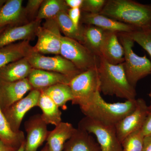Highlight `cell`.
I'll return each instance as SVG.
<instances>
[{"label":"cell","instance_id":"1","mask_svg":"<svg viewBox=\"0 0 151 151\" xmlns=\"http://www.w3.org/2000/svg\"><path fill=\"white\" fill-rule=\"evenodd\" d=\"M100 14L137 29L151 28V5L132 0H108Z\"/></svg>","mask_w":151,"mask_h":151},{"label":"cell","instance_id":"2","mask_svg":"<svg viewBox=\"0 0 151 151\" xmlns=\"http://www.w3.org/2000/svg\"><path fill=\"white\" fill-rule=\"evenodd\" d=\"M97 69L100 92L126 100L136 99L135 87L128 81L123 63L114 65L100 58Z\"/></svg>","mask_w":151,"mask_h":151},{"label":"cell","instance_id":"3","mask_svg":"<svg viewBox=\"0 0 151 151\" xmlns=\"http://www.w3.org/2000/svg\"><path fill=\"white\" fill-rule=\"evenodd\" d=\"M137 104V99L122 103H108L103 99L99 91L91 103L80 109L86 117L105 125L115 126L135 110Z\"/></svg>","mask_w":151,"mask_h":151},{"label":"cell","instance_id":"4","mask_svg":"<svg viewBox=\"0 0 151 151\" xmlns=\"http://www.w3.org/2000/svg\"><path fill=\"white\" fill-rule=\"evenodd\" d=\"M124 48V70L128 81L135 87L138 81L151 73V62L145 55L140 56L134 51V42L127 33H118Z\"/></svg>","mask_w":151,"mask_h":151},{"label":"cell","instance_id":"5","mask_svg":"<svg viewBox=\"0 0 151 151\" xmlns=\"http://www.w3.org/2000/svg\"><path fill=\"white\" fill-rule=\"evenodd\" d=\"M98 67L91 68L78 74L70 80V86L73 99V105L83 108L92 102L100 91Z\"/></svg>","mask_w":151,"mask_h":151},{"label":"cell","instance_id":"6","mask_svg":"<svg viewBox=\"0 0 151 151\" xmlns=\"http://www.w3.org/2000/svg\"><path fill=\"white\" fill-rule=\"evenodd\" d=\"M60 55L70 61L81 72L98 67L100 58L77 41L63 36Z\"/></svg>","mask_w":151,"mask_h":151},{"label":"cell","instance_id":"7","mask_svg":"<svg viewBox=\"0 0 151 151\" xmlns=\"http://www.w3.org/2000/svg\"><path fill=\"white\" fill-rule=\"evenodd\" d=\"M78 128L95 136L101 151H122L115 126L105 125L85 116L78 123Z\"/></svg>","mask_w":151,"mask_h":151},{"label":"cell","instance_id":"8","mask_svg":"<svg viewBox=\"0 0 151 151\" xmlns=\"http://www.w3.org/2000/svg\"><path fill=\"white\" fill-rule=\"evenodd\" d=\"M37 42L33 46L34 51L42 54H60L63 36L55 18L45 20L37 30Z\"/></svg>","mask_w":151,"mask_h":151},{"label":"cell","instance_id":"9","mask_svg":"<svg viewBox=\"0 0 151 151\" xmlns=\"http://www.w3.org/2000/svg\"><path fill=\"white\" fill-rule=\"evenodd\" d=\"M27 58L33 68L60 73L70 79L81 73L72 63L60 55L45 56L33 50Z\"/></svg>","mask_w":151,"mask_h":151},{"label":"cell","instance_id":"10","mask_svg":"<svg viewBox=\"0 0 151 151\" xmlns=\"http://www.w3.org/2000/svg\"><path fill=\"white\" fill-rule=\"evenodd\" d=\"M137 100L135 110L115 126L116 134L121 143L127 136L142 129L150 111L145 100L139 98Z\"/></svg>","mask_w":151,"mask_h":151},{"label":"cell","instance_id":"11","mask_svg":"<svg viewBox=\"0 0 151 151\" xmlns=\"http://www.w3.org/2000/svg\"><path fill=\"white\" fill-rule=\"evenodd\" d=\"M40 90L33 89L29 94L8 108L2 111L14 132H19L22 121L32 108L37 106Z\"/></svg>","mask_w":151,"mask_h":151},{"label":"cell","instance_id":"12","mask_svg":"<svg viewBox=\"0 0 151 151\" xmlns=\"http://www.w3.org/2000/svg\"><path fill=\"white\" fill-rule=\"evenodd\" d=\"M27 134L25 151H36L46 140L50 131L47 124L42 119L41 115L32 116L25 124Z\"/></svg>","mask_w":151,"mask_h":151},{"label":"cell","instance_id":"13","mask_svg":"<svg viewBox=\"0 0 151 151\" xmlns=\"http://www.w3.org/2000/svg\"><path fill=\"white\" fill-rule=\"evenodd\" d=\"M33 89L27 78L14 81H0V107L2 111L24 97Z\"/></svg>","mask_w":151,"mask_h":151},{"label":"cell","instance_id":"14","mask_svg":"<svg viewBox=\"0 0 151 151\" xmlns=\"http://www.w3.org/2000/svg\"><path fill=\"white\" fill-rule=\"evenodd\" d=\"M41 21L35 19L22 25L8 27L0 34V48L18 42L32 40Z\"/></svg>","mask_w":151,"mask_h":151},{"label":"cell","instance_id":"15","mask_svg":"<svg viewBox=\"0 0 151 151\" xmlns=\"http://www.w3.org/2000/svg\"><path fill=\"white\" fill-rule=\"evenodd\" d=\"M22 0H7L0 7V27L22 25L29 22Z\"/></svg>","mask_w":151,"mask_h":151},{"label":"cell","instance_id":"16","mask_svg":"<svg viewBox=\"0 0 151 151\" xmlns=\"http://www.w3.org/2000/svg\"><path fill=\"white\" fill-rule=\"evenodd\" d=\"M81 20L84 24L94 26L106 31L117 33H130L137 29L100 14L83 12Z\"/></svg>","mask_w":151,"mask_h":151},{"label":"cell","instance_id":"17","mask_svg":"<svg viewBox=\"0 0 151 151\" xmlns=\"http://www.w3.org/2000/svg\"><path fill=\"white\" fill-rule=\"evenodd\" d=\"M100 58L114 65L124 63V48L119 40L118 33L105 31Z\"/></svg>","mask_w":151,"mask_h":151},{"label":"cell","instance_id":"18","mask_svg":"<svg viewBox=\"0 0 151 151\" xmlns=\"http://www.w3.org/2000/svg\"><path fill=\"white\" fill-rule=\"evenodd\" d=\"M27 79L33 89L42 90L58 84H69L71 79L60 73L33 68Z\"/></svg>","mask_w":151,"mask_h":151},{"label":"cell","instance_id":"19","mask_svg":"<svg viewBox=\"0 0 151 151\" xmlns=\"http://www.w3.org/2000/svg\"><path fill=\"white\" fill-rule=\"evenodd\" d=\"M63 151H101V149L90 134L78 127L65 143Z\"/></svg>","mask_w":151,"mask_h":151},{"label":"cell","instance_id":"20","mask_svg":"<svg viewBox=\"0 0 151 151\" xmlns=\"http://www.w3.org/2000/svg\"><path fill=\"white\" fill-rule=\"evenodd\" d=\"M33 68L27 57L11 63L0 68V81L14 82L26 79Z\"/></svg>","mask_w":151,"mask_h":151},{"label":"cell","instance_id":"21","mask_svg":"<svg viewBox=\"0 0 151 151\" xmlns=\"http://www.w3.org/2000/svg\"><path fill=\"white\" fill-rule=\"evenodd\" d=\"M33 50L29 41H22L0 48V68L19 60L27 57Z\"/></svg>","mask_w":151,"mask_h":151},{"label":"cell","instance_id":"22","mask_svg":"<svg viewBox=\"0 0 151 151\" xmlns=\"http://www.w3.org/2000/svg\"><path fill=\"white\" fill-rule=\"evenodd\" d=\"M76 128L70 123L61 122L50 131L46 141L50 151H63L66 142L73 134Z\"/></svg>","mask_w":151,"mask_h":151},{"label":"cell","instance_id":"23","mask_svg":"<svg viewBox=\"0 0 151 151\" xmlns=\"http://www.w3.org/2000/svg\"><path fill=\"white\" fill-rule=\"evenodd\" d=\"M37 106L42 111V114L41 115L42 119L47 125L51 124L56 127L62 122V113L60 110L59 107L48 96L42 91H41Z\"/></svg>","mask_w":151,"mask_h":151},{"label":"cell","instance_id":"24","mask_svg":"<svg viewBox=\"0 0 151 151\" xmlns=\"http://www.w3.org/2000/svg\"><path fill=\"white\" fill-rule=\"evenodd\" d=\"M83 43L92 53L100 58L105 31L93 25L82 27Z\"/></svg>","mask_w":151,"mask_h":151},{"label":"cell","instance_id":"25","mask_svg":"<svg viewBox=\"0 0 151 151\" xmlns=\"http://www.w3.org/2000/svg\"><path fill=\"white\" fill-rule=\"evenodd\" d=\"M0 140L6 145L18 149L25 141L24 134L22 131L14 132L0 107Z\"/></svg>","mask_w":151,"mask_h":151},{"label":"cell","instance_id":"26","mask_svg":"<svg viewBox=\"0 0 151 151\" xmlns=\"http://www.w3.org/2000/svg\"><path fill=\"white\" fill-rule=\"evenodd\" d=\"M51 99L59 108L65 110L66 104L72 102L73 94L68 84H58L40 90Z\"/></svg>","mask_w":151,"mask_h":151},{"label":"cell","instance_id":"27","mask_svg":"<svg viewBox=\"0 0 151 151\" xmlns=\"http://www.w3.org/2000/svg\"><path fill=\"white\" fill-rule=\"evenodd\" d=\"M68 9L63 0H45L41 6L36 19L42 21L55 19L60 13L67 12Z\"/></svg>","mask_w":151,"mask_h":151},{"label":"cell","instance_id":"28","mask_svg":"<svg viewBox=\"0 0 151 151\" xmlns=\"http://www.w3.org/2000/svg\"><path fill=\"white\" fill-rule=\"evenodd\" d=\"M60 31L63 33L64 36L69 38L83 43L82 27H76L68 14V12H63L55 17Z\"/></svg>","mask_w":151,"mask_h":151},{"label":"cell","instance_id":"29","mask_svg":"<svg viewBox=\"0 0 151 151\" xmlns=\"http://www.w3.org/2000/svg\"><path fill=\"white\" fill-rule=\"evenodd\" d=\"M144 137L141 129L127 136L122 142V151H143Z\"/></svg>","mask_w":151,"mask_h":151},{"label":"cell","instance_id":"30","mask_svg":"<svg viewBox=\"0 0 151 151\" xmlns=\"http://www.w3.org/2000/svg\"><path fill=\"white\" fill-rule=\"evenodd\" d=\"M128 35L134 42H137L147 51L151 58V29H137Z\"/></svg>","mask_w":151,"mask_h":151},{"label":"cell","instance_id":"31","mask_svg":"<svg viewBox=\"0 0 151 151\" xmlns=\"http://www.w3.org/2000/svg\"><path fill=\"white\" fill-rule=\"evenodd\" d=\"M106 1L105 0H84L81 9L83 12L89 14H100Z\"/></svg>","mask_w":151,"mask_h":151},{"label":"cell","instance_id":"32","mask_svg":"<svg viewBox=\"0 0 151 151\" xmlns=\"http://www.w3.org/2000/svg\"><path fill=\"white\" fill-rule=\"evenodd\" d=\"M44 0H29L24 7L25 14L29 22L35 20Z\"/></svg>","mask_w":151,"mask_h":151},{"label":"cell","instance_id":"33","mask_svg":"<svg viewBox=\"0 0 151 151\" xmlns=\"http://www.w3.org/2000/svg\"><path fill=\"white\" fill-rule=\"evenodd\" d=\"M81 10L80 9H69L68 11V17L77 28L81 27L80 22L81 19Z\"/></svg>","mask_w":151,"mask_h":151},{"label":"cell","instance_id":"34","mask_svg":"<svg viewBox=\"0 0 151 151\" xmlns=\"http://www.w3.org/2000/svg\"><path fill=\"white\" fill-rule=\"evenodd\" d=\"M141 130L145 136L151 134V110L149 111Z\"/></svg>","mask_w":151,"mask_h":151},{"label":"cell","instance_id":"35","mask_svg":"<svg viewBox=\"0 0 151 151\" xmlns=\"http://www.w3.org/2000/svg\"><path fill=\"white\" fill-rule=\"evenodd\" d=\"M65 2L69 9H81L84 0H65Z\"/></svg>","mask_w":151,"mask_h":151},{"label":"cell","instance_id":"36","mask_svg":"<svg viewBox=\"0 0 151 151\" xmlns=\"http://www.w3.org/2000/svg\"><path fill=\"white\" fill-rule=\"evenodd\" d=\"M143 151H151V134L144 137Z\"/></svg>","mask_w":151,"mask_h":151},{"label":"cell","instance_id":"37","mask_svg":"<svg viewBox=\"0 0 151 151\" xmlns=\"http://www.w3.org/2000/svg\"><path fill=\"white\" fill-rule=\"evenodd\" d=\"M17 149L6 145L0 140V151H16Z\"/></svg>","mask_w":151,"mask_h":151},{"label":"cell","instance_id":"38","mask_svg":"<svg viewBox=\"0 0 151 151\" xmlns=\"http://www.w3.org/2000/svg\"><path fill=\"white\" fill-rule=\"evenodd\" d=\"M25 141L22 143L16 151H25Z\"/></svg>","mask_w":151,"mask_h":151},{"label":"cell","instance_id":"39","mask_svg":"<svg viewBox=\"0 0 151 151\" xmlns=\"http://www.w3.org/2000/svg\"><path fill=\"white\" fill-rule=\"evenodd\" d=\"M40 151H50L49 149L48 146L47 145V144H46L45 146Z\"/></svg>","mask_w":151,"mask_h":151},{"label":"cell","instance_id":"40","mask_svg":"<svg viewBox=\"0 0 151 151\" xmlns=\"http://www.w3.org/2000/svg\"><path fill=\"white\" fill-rule=\"evenodd\" d=\"M6 1V0H0V7L4 4Z\"/></svg>","mask_w":151,"mask_h":151},{"label":"cell","instance_id":"41","mask_svg":"<svg viewBox=\"0 0 151 151\" xmlns=\"http://www.w3.org/2000/svg\"><path fill=\"white\" fill-rule=\"evenodd\" d=\"M7 27H0V34L2 32L6 29V28Z\"/></svg>","mask_w":151,"mask_h":151},{"label":"cell","instance_id":"42","mask_svg":"<svg viewBox=\"0 0 151 151\" xmlns=\"http://www.w3.org/2000/svg\"><path fill=\"white\" fill-rule=\"evenodd\" d=\"M150 96L151 98L150 105V106H149V110H150H150H151V89L150 92Z\"/></svg>","mask_w":151,"mask_h":151},{"label":"cell","instance_id":"43","mask_svg":"<svg viewBox=\"0 0 151 151\" xmlns=\"http://www.w3.org/2000/svg\"></svg>","mask_w":151,"mask_h":151}]
</instances>
